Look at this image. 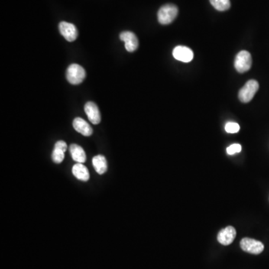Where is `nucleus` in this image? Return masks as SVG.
Segmentation results:
<instances>
[{
	"instance_id": "obj_1",
	"label": "nucleus",
	"mask_w": 269,
	"mask_h": 269,
	"mask_svg": "<svg viewBox=\"0 0 269 269\" xmlns=\"http://www.w3.org/2000/svg\"><path fill=\"white\" fill-rule=\"evenodd\" d=\"M86 76L85 69L77 64H72L67 67L66 77L72 85H79L82 83Z\"/></svg>"
},
{
	"instance_id": "obj_2",
	"label": "nucleus",
	"mask_w": 269,
	"mask_h": 269,
	"mask_svg": "<svg viewBox=\"0 0 269 269\" xmlns=\"http://www.w3.org/2000/svg\"><path fill=\"white\" fill-rule=\"evenodd\" d=\"M178 14V8L173 4L163 5L158 11V20L163 25L171 24Z\"/></svg>"
},
{
	"instance_id": "obj_3",
	"label": "nucleus",
	"mask_w": 269,
	"mask_h": 269,
	"mask_svg": "<svg viewBox=\"0 0 269 269\" xmlns=\"http://www.w3.org/2000/svg\"><path fill=\"white\" fill-rule=\"evenodd\" d=\"M259 89V83L254 79L247 82L238 92V99L241 102L247 103L251 101Z\"/></svg>"
},
{
	"instance_id": "obj_4",
	"label": "nucleus",
	"mask_w": 269,
	"mask_h": 269,
	"mask_svg": "<svg viewBox=\"0 0 269 269\" xmlns=\"http://www.w3.org/2000/svg\"><path fill=\"white\" fill-rule=\"evenodd\" d=\"M252 65V57L249 52L242 50L235 56L234 66L238 73H244L251 69Z\"/></svg>"
},
{
	"instance_id": "obj_5",
	"label": "nucleus",
	"mask_w": 269,
	"mask_h": 269,
	"mask_svg": "<svg viewBox=\"0 0 269 269\" xmlns=\"http://www.w3.org/2000/svg\"><path fill=\"white\" fill-rule=\"evenodd\" d=\"M240 247L243 251L251 254H261L264 250V244L261 241L251 238H244L240 241Z\"/></svg>"
},
{
	"instance_id": "obj_6",
	"label": "nucleus",
	"mask_w": 269,
	"mask_h": 269,
	"mask_svg": "<svg viewBox=\"0 0 269 269\" xmlns=\"http://www.w3.org/2000/svg\"><path fill=\"white\" fill-rule=\"evenodd\" d=\"M59 29L61 34L67 41L73 42L77 38V29L73 24L67 23V22H61L59 25Z\"/></svg>"
},
{
	"instance_id": "obj_7",
	"label": "nucleus",
	"mask_w": 269,
	"mask_h": 269,
	"mask_svg": "<svg viewBox=\"0 0 269 269\" xmlns=\"http://www.w3.org/2000/svg\"><path fill=\"white\" fill-rule=\"evenodd\" d=\"M120 39L125 43V48L130 53L135 51L138 47V40L134 33L130 31L123 32Z\"/></svg>"
},
{
	"instance_id": "obj_8",
	"label": "nucleus",
	"mask_w": 269,
	"mask_h": 269,
	"mask_svg": "<svg viewBox=\"0 0 269 269\" xmlns=\"http://www.w3.org/2000/svg\"><path fill=\"white\" fill-rule=\"evenodd\" d=\"M85 111L88 120L92 124L97 125L101 121V112L98 105L94 102H88L85 105Z\"/></svg>"
},
{
	"instance_id": "obj_9",
	"label": "nucleus",
	"mask_w": 269,
	"mask_h": 269,
	"mask_svg": "<svg viewBox=\"0 0 269 269\" xmlns=\"http://www.w3.org/2000/svg\"><path fill=\"white\" fill-rule=\"evenodd\" d=\"M236 231L232 226H228L221 230L218 234V242L223 245H229L235 239Z\"/></svg>"
},
{
	"instance_id": "obj_10",
	"label": "nucleus",
	"mask_w": 269,
	"mask_h": 269,
	"mask_svg": "<svg viewBox=\"0 0 269 269\" xmlns=\"http://www.w3.org/2000/svg\"><path fill=\"white\" fill-rule=\"evenodd\" d=\"M173 56L176 60L188 63L192 62L194 58V53L189 47L178 46L173 49Z\"/></svg>"
},
{
	"instance_id": "obj_11",
	"label": "nucleus",
	"mask_w": 269,
	"mask_h": 269,
	"mask_svg": "<svg viewBox=\"0 0 269 269\" xmlns=\"http://www.w3.org/2000/svg\"><path fill=\"white\" fill-rule=\"evenodd\" d=\"M73 127L76 132L81 133L84 136H91L93 134V129L82 118H75L73 120Z\"/></svg>"
},
{
	"instance_id": "obj_12",
	"label": "nucleus",
	"mask_w": 269,
	"mask_h": 269,
	"mask_svg": "<svg viewBox=\"0 0 269 269\" xmlns=\"http://www.w3.org/2000/svg\"><path fill=\"white\" fill-rule=\"evenodd\" d=\"M67 149V145L65 141H59L56 143L53 154H52V159L55 163L60 164L63 162Z\"/></svg>"
},
{
	"instance_id": "obj_13",
	"label": "nucleus",
	"mask_w": 269,
	"mask_h": 269,
	"mask_svg": "<svg viewBox=\"0 0 269 269\" xmlns=\"http://www.w3.org/2000/svg\"><path fill=\"white\" fill-rule=\"evenodd\" d=\"M73 176L81 181L87 182L90 178L89 171L88 168L82 163L74 165L72 168Z\"/></svg>"
},
{
	"instance_id": "obj_14",
	"label": "nucleus",
	"mask_w": 269,
	"mask_h": 269,
	"mask_svg": "<svg viewBox=\"0 0 269 269\" xmlns=\"http://www.w3.org/2000/svg\"><path fill=\"white\" fill-rule=\"evenodd\" d=\"M92 164L97 173L99 174H103L107 171L108 166H107L106 159L102 155L95 156L92 160Z\"/></svg>"
},
{
	"instance_id": "obj_15",
	"label": "nucleus",
	"mask_w": 269,
	"mask_h": 269,
	"mask_svg": "<svg viewBox=\"0 0 269 269\" xmlns=\"http://www.w3.org/2000/svg\"><path fill=\"white\" fill-rule=\"evenodd\" d=\"M70 151L72 158L78 163H84L86 161V154L82 147L76 144L70 145Z\"/></svg>"
},
{
	"instance_id": "obj_16",
	"label": "nucleus",
	"mask_w": 269,
	"mask_h": 269,
	"mask_svg": "<svg viewBox=\"0 0 269 269\" xmlns=\"http://www.w3.org/2000/svg\"><path fill=\"white\" fill-rule=\"evenodd\" d=\"M211 5L219 11H227L231 8L230 0H209Z\"/></svg>"
},
{
	"instance_id": "obj_17",
	"label": "nucleus",
	"mask_w": 269,
	"mask_h": 269,
	"mask_svg": "<svg viewBox=\"0 0 269 269\" xmlns=\"http://www.w3.org/2000/svg\"><path fill=\"white\" fill-rule=\"evenodd\" d=\"M239 130V125L237 123L228 122L225 125V130L228 133H236Z\"/></svg>"
},
{
	"instance_id": "obj_18",
	"label": "nucleus",
	"mask_w": 269,
	"mask_h": 269,
	"mask_svg": "<svg viewBox=\"0 0 269 269\" xmlns=\"http://www.w3.org/2000/svg\"><path fill=\"white\" fill-rule=\"evenodd\" d=\"M241 151V146L239 144H234L227 148V153L228 155H234L240 153Z\"/></svg>"
}]
</instances>
